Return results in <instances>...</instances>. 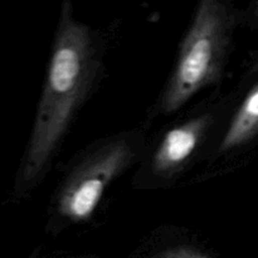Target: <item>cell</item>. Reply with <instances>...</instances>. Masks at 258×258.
Returning <instances> with one entry per match:
<instances>
[{"mask_svg": "<svg viewBox=\"0 0 258 258\" xmlns=\"http://www.w3.org/2000/svg\"><path fill=\"white\" fill-rule=\"evenodd\" d=\"M95 50L91 29L75 19L71 4L64 3L20 173L25 185L44 173L82 102L95 73Z\"/></svg>", "mask_w": 258, "mask_h": 258, "instance_id": "6da1fadb", "label": "cell"}, {"mask_svg": "<svg viewBox=\"0 0 258 258\" xmlns=\"http://www.w3.org/2000/svg\"><path fill=\"white\" fill-rule=\"evenodd\" d=\"M231 27L232 17L222 3H199L163 96L164 112H175L199 91L221 80Z\"/></svg>", "mask_w": 258, "mask_h": 258, "instance_id": "7a4b0ae2", "label": "cell"}, {"mask_svg": "<svg viewBox=\"0 0 258 258\" xmlns=\"http://www.w3.org/2000/svg\"><path fill=\"white\" fill-rule=\"evenodd\" d=\"M133 156V148L126 141H115L100 149L63 186L58 199V213L77 223L90 219L106 189L125 170Z\"/></svg>", "mask_w": 258, "mask_h": 258, "instance_id": "3957f363", "label": "cell"}, {"mask_svg": "<svg viewBox=\"0 0 258 258\" xmlns=\"http://www.w3.org/2000/svg\"><path fill=\"white\" fill-rule=\"evenodd\" d=\"M209 123V116H199L169 130L154 155L155 173L170 175L181 168L201 145Z\"/></svg>", "mask_w": 258, "mask_h": 258, "instance_id": "277c9868", "label": "cell"}, {"mask_svg": "<svg viewBox=\"0 0 258 258\" xmlns=\"http://www.w3.org/2000/svg\"><path fill=\"white\" fill-rule=\"evenodd\" d=\"M258 134V83L252 88L232 118L221 144L222 153L243 146Z\"/></svg>", "mask_w": 258, "mask_h": 258, "instance_id": "5b68a950", "label": "cell"}, {"mask_svg": "<svg viewBox=\"0 0 258 258\" xmlns=\"http://www.w3.org/2000/svg\"><path fill=\"white\" fill-rule=\"evenodd\" d=\"M151 258H211L196 248L188 246H175L163 249Z\"/></svg>", "mask_w": 258, "mask_h": 258, "instance_id": "8992f818", "label": "cell"}, {"mask_svg": "<svg viewBox=\"0 0 258 258\" xmlns=\"http://www.w3.org/2000/svg\"><path fill=\"white\" fill-rule=\"evenodd\" d=\"M256 68H258V64H257V67H256Z\"/></svg>", "mask_w": 258, "mask_h": 258, "instance_id": "52a82bcc", "label": "cell"}]
</instances>
